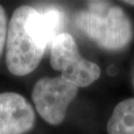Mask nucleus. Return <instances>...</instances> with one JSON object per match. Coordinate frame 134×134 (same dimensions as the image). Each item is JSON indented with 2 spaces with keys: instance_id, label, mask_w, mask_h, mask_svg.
<instances>
[{
  "instance_id": "nucleus-3",
  "label": "nucleus",
  "mask_w": 134,
  "mask_h": 134,
  "mask_svg": "<svg viewBox=\"0 0 134 134\" xmlns=\"http://www.w3.org/2000/svg\"><path fill=\"white\" fill-rule=\"evenodd\" d=\"M50 64L53 70L61 72L67 82L79 87H87L99 79L100 67L83 58L71 34L61 32L51 44Z\"/></svg>"
},
{
  "instance_id": "nucleus-5",
  "label": "nucleus",
  "mask_w": 134,
  "mask_h": 134,
  "mask_svg": "<svg viewBox=\"0 0 134 134\" xmlns=\"http://www.w3.org/2000/svg\"><path fill=\"white\" fill-rule=\"evenodd\" d=\"M36 124L32 105L20 93L0 92V134H25Z\"/></svg>"
},
{
  "instance_id": "nucleus-6",
  "label": "nucleus",
  "mask_w": 134,
  "mask_h": 134,
  "mask_svg": "<svg viewBox=\"0 0 134 134\" xmlns=\"http://www.w3.org/2000/svg\"><path fill=\"white\" fill-rule=\"evenodd\" d=\"M108 134H134V98L119 102L106 125Z\"/></svg>"
},
{
  "instance_id": "nucleus-1",
  "label": "nucleus",
  "mask_w": 134,
  "mask_h": 134,
  "mask_svg": "<svg viewBox=\"0 0 134 134\" xmlns=\"http://www.w3.org/2000/svg\"><path fill=\"white\" fill-rule=\"evenodd\" d=\"M75 25L98 46L107 51H120L133 38V26L121 7L105 1L88 2L80 10Z\"/></svg>"
},
{
  "instance_id": "nucleus-2",
  "label": "nucleus",
  "mask_w": 134,
  "mask_h": 134,
  "mask_svg": "<svg viewBox=\"0 0 134 134\" xmlns=\"http://www.w3.org/2000/svg\"><path fill=\"white\" fill-rule=\"evenodd\" d=\"M32 6L24 4L12 12L8 24L5 63L14 76L24 77L36 70L46 48L38 42L29 26Z\"/></svg>"
},
{
  "instance_id": "nucleus-4",
  "label": "nucleus",
  "mask_w": 134,
  "mask_h": 134,
  "mask_svg": "<svg viewBox=\"0 0 134 134\" xmlns=\"http://www.w3.org/2000/svg\"><path fill=\"white\" fill-rule=\"evenodd\" d=\"M79 88L61 76L44 77L34 85L31 98L39 116L52 125L62 124Z\"/></svg>"
},
{
  "instance_id": "nucleus-7",
  "label": "nucleus",
  "mask_w": 134,
  "mask_h": 134,
  "mask_svg": "<svg viewBox=\"0 0 134 134\" xmlns=\"http://www.w3.org/2000/svg\"><path fill=\"white\" fill-rule=\"evenodd\" d=\"M8 31V22H7V15L4 8L0 4V58L4 51V48L6 44Z\"/></svg>"
},
{
  "instance_id": "nucleus-8",
  "label": "nucleus",
  "mask_w": 134,
  "mask_h": 134,
  "mask_svg": "<svg viewBox=\"0 0 134 134\" xmlns=\"http://www.w3.org/2000/svg\"><path fill=\"white\" fill-rule=\"evenodd\" d=\"M124 3L127 4H131V5H133L134 6V0H132V1H130V0H127V1H123Z\"/></svg>"
}]
</instances>
